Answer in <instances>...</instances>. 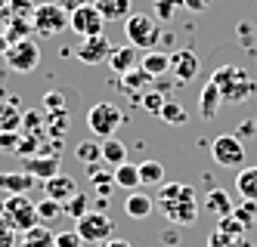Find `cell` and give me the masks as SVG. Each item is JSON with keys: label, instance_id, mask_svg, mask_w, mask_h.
<instances>
[{"label": "cell", "instance_id": "obj_1", "mask_svg": "<svg viewBox=\"0 0 257 247\" xmlns=\"http://www.w3.org/2000/svg\"><path fill=\"white\" fill-rule=\"evenodd\" d=\"M211 81L217 84V90H220V96H223L226 105L248 102L254 93H257L254 78H251L242 65H223V68H217V71L211 74Z\"/></svg>", "mask_w": 257, "mask_h": 247}, {"label": "cell", "instance_id": "obj_2", "mask_svg": "<svg viewBox=\"0 0 257 247\" xmlns=\"http://www.w3.org/2000/svg\"><path fill=\"white\" fill-rule=\"evenodd\" d=\"M124 34H127V44H134L137 50H158L161 22L155 16H146V13H131L124 19Z\"/></svg>", "mask_w": 257, "mask_h": 247}, {"label": "cell", "instance_id": "obj_3", "mask_svg": "<svg viewBox=\"0 0 257 247\" xmlns=\"http://www.w3.org/2000/svg\"><path fill=\"white\" fill-rule=\"evenodd\" d=\"M124 124V111L115 105V102H96L93 108L87 111V127L93 136L99 139H108V136H115V130Z\"/></svg>", "mask_w": 257, "mask_h": 247}, {"label": "cell", "instance_id": "obj_4", "mask_svg": "<svg viewBox=\"0 0 257 247\" xmlns=\"http://www.w3.org/2000/svg\"><path fill=\"white\" fill-rule=\"evenodd\" d=\"M0 213H4V219L16 232H28V229H34V225L41 222L38 219V204H31L25 195H10L4 201V207H0Z\"/></svg>", "mask_w": 257, "mask_h": 247}, {"label": "cell", "instance_id": "obj_5", "mask_svg": "<svg viewBox=\"0 0 257 247\" xmlns=\"http://www.w3.org/2000/svg\"><path fill=\"white\" fill-rule=\"evenodd\" d=\"M31 25H34V34L41 37H56L68 28V13L59 7V4H38L34 7V16H31Z\"/></svg>", "mask_w": 257, "mask_h": 247}, {"label": "cell", "instance_id": "obj_6", "mask_svg": "<svg viewBox=\"0 0 257 247\" xmlns=\"http://www.w3.org/2000/svg\"><path fill=\"white\" fill-rule=\"evenodd\" d=\"M78 225H75V232L84 238V244H102V241H108L115 235V222H112V216H105L102 210H90V213H84L81 219H75Z\"/></svg>", "mask_w": 257, "mask_h": 247}, {"label": "cell", "instance_id": "obj_7", "mask_svg": "<svg viewBox=\"0 0 257 247\" xmlns=\"http://www.w3.org/2000/svg\"><path fill=\"white\" fill-rule=\"evenodd\" d=\"M158 207H161V213L168 216L174 225H180V229H189V225H195V219H198V201H195L192 185L180 198H174L168 204H158Z\"/></svg>", "mask_w": 257, "mask_h": 247}, {"label": "cell", "instance_id": "obj_8", "mask_svg": "<svg viewBox=\"0 0 257 247\" xmlns=\"http://www.w3.org/2000/svg\"><path fill=\"white\" fill-rule=\"evenodd\" d=\"M7 65L13 71H19V74H31L34 68L41 65V47L34 44L31 37L10 44V50H7Z\"/></svg>", "mask_w": 257, "mask_h": 247}, {"label": "cell", "instance_id": "obj_9", "mask_svg": "<svg viewBox=\"0 0 257 247\" xmlns=\"http://www.w3.org/2000/svg\"><path fill=\"white\" fill-rule=\"evenodd\" d=\"M211 158L220 167H242L245 164V142L232 136V133H223L211 142Z\"/></svg>", "mask_w": 257, "mask_h": 247}, {"label": "cell", "instance_id": "obj_10", "mask_svg": "<svg viewBox=\"0 0 257 247\" xmlns=\"http://www.w3.org/2000/svg\"><path fill=\"white\" fill-rule=\"evenodd\" d=\"M102 25H105V19L99 16V10H96L93 4H84V7H78L75 13H68V28L75 31L78 37L102 34Z\"/></svg>", "mask_w": 257, "mask_h": 247}, {"label": "cell", "instance_id": "obj_11", "mask_svg": "<svg viewBox=\"0 0 257 247\" xmlns=\"http://www.w3.org/2000/svg\"><path fill=\"white\" fill-rule=\"evenodd\" d=\"M112 41L105 34H93V37H81V47H78V59L84 65H102L108 62V53H112Z\"/></svg>", "mask_w": 257, "mask_h": 247}, {"label": "cell", "instance_id": "obj_12", "mask_svg": "<svg viewBox=\"0 0 257 247\" xmlns=\"http://www.w3.org/2000/svg\"><path fill=\"white\" fill-rule=\"evenodd\" d=\"M171 74L177 84H192L195 74H198V56L192 50H174L171 53Z\"/></svg>", "mask_w": 257, "mask_h": 247}, {"label": "cell", "instance_id": "obj_13", "mask_svg": "<svg viewBox=\"0 0 257 247\" xmlns=\"http://www.w3.org/2000/svg\"><path fill=\"white\" fill-rule=\"evenodd\" d=\"M25 173H31L34 179H50V176H56L59 173V151H47V155H31L25 158Z\"/></svg>", "mask_w": 257, "mask_h": 247}, {"label": "cell", "instance_id": "obj_14", "mask_svg": "<svg viewBox=\"0 0 257 247\" xmlns=\"http://www.w3.org/2000/svg\"><path fill=\"white\" fill-rule=\"evenodd\" d=\"M140 59H143V56L137 53L134 44H121V47H112V53H108V68L121 78V74L140 68Z\"/></svg>", "mask_w": 257, "mask_h": 247}, {"label": "cell", "instance_id": "obj_15", "mask_svg": "<svg viewBox=\"0 0 257 247\" xmlns=\"http://www.w3.org/2000/svg\"><path fill=\"white\" fill-rule=\"evenodd\" d=\"M34 179L31 173H25V170H4L0 173V188H4L7 195H28L34 188Z\"/></svg>", "mask_w": 257, "mask_h": 247}, {"label": "cell", "instance_id": "obj_16", "mask_svg": "<svg viewBox=\"0 0 257 247\" xmlns=\"http://www.w3.org/2000/svg\"><path fill=\"white\" fill-rule=\"evenodd\" d=\"M71 195H78V185H75V179L65 176V173H56V176H50L44 182V198H53V201L65 204Z\"/></svg>", "mask_w": 257, "mask_h": 247}, {"label": "cell", "instance_id": "obj_17", "mask_svg": "<svg viewBox=\"0 0 257 247\" xmlns=\"http://www.w3.org/2000/svg\"><path fill=\"white\" fill-rule=\"evenodd\" d=\"M140 68L149 74V78H164V74H171V53H164V50H149L140 59Z\"/></svg>", "mask_w": 257, "mask_h": 247}, {"label": "cell", "instance_id": "obj_18", "mask_svg": "<svg viewBox=\"0 0 257 247\" xmlns=\"http://www.w3.org/2000/svg\"><path fill=\"white\" fill-rule=\"evenodd\" d=\"M220 105H223V96H220L217 84H214V81H208L205 87H201V93H198V111H201V118H205V121L217 118Z\"/></svg>", "mask_w": 257, "mask_h": 247}, {"label": "cell", "instance_id": "obj_19", "mask_svg": "<svg viewBox=\"0 0 257 247\" xmlns=\"http://www.w3.org/2000/svg\"><path fill=\"white\" fill-rule=\"evenodd\" d=\"M152 207H155V198L146 195V192H140V188L124 198V213L131 216V219H146V216L152 213Z\"/></svg>", "mask_w": 257, "mask_h": 247}, {"label": "cell", "instance_id": "obj_20", "mask_svg": "<svg viewBox=\"0 0 257 247\" xmlns=\"http://www.w3.org/2000/svg\"><path fill=\"white\" fill-rule=\"evenodd\" d=\"M152 81H155V78H149V74H146L143 68H134V71L121 74V90H124V93H131L134 102H137L143 93L149 90V84H152Z\"/></svg>", "mask_w": 257, "mask_h": 247}, {"label": "cell", "instance_id": "obj_21", "mask_svg": "<svg viewBox=\"0 0 257 247\" xmlns=\"http://www.w3.org/2000/svg\"><path fill=\"white\" fill-rule=\"evenodd\" d=\"M93 7L105 22H124L131 16V0H93Z\"/></svg>", "mask_w": 257, "mask_h": 247}, {"label": "cell", "instance_id": "obj_22", "mask_svg": "<svg viewBox=\"0 0 257 247\" xmlns=\"http://www.w3.org/2000/svg\"><path fill=\"white\" fill-rule=\"evenodd\" d=\"M13 130H22V111L13 99H0V133H13Z\"/></svg>", "mask_w": 257, "mask_h": 247}, {"label": "cell", "instance_id": "obj_23", "mask_svg": "<svg viewBox=\"0 0 257 247\" xmlns=\"http://www.w3.org/2000/svg\"><path fill=\"white\" fill-rule=\"evenodd\" d=\"M205 207L220 219V216H226V213H232L235 210V201L223 192V188H211V192L205 195Z\"/></svg>", "mask_w": 257, "mask_h": 247}, {"label": "cell", "instance_id": "obj_24", "mask_svg": "<svg viewBox=\"0 0 257 247\" xmlns=\"http://www.w3.org/2000/svg\"><path fill=\"white\" fill-rule=\"evenodd\" d=\"M19 247H56V235H53L44 222H38L34 229L22 232V244Z\"/></svg>", "mask_w": 257, "mask_h": 247}, {"label": "cell", "instance_id": "obj_25", "mask_svg": "<svg viewBox=\"0 0 257 247\" xmlns=\"http://www.w3.org/2000/svg\"><path fill=\"white\" fill-rule=\"evenodd\" d=\"M127 161V145L121 142V139H115V136H108V139H102V164H108V167H121Z\"/></svg>", "mask_w": 257, "mask_h": 247}, {"label": "cell", "instance_id": "obj_26", "mask_svg": "<svg viewBox=\"0 0 257 247\" xmlns=\"http://www.w3.org/2000/svg\"><path fill=\"white\" fill-rule=\"evenodd\" d=\"M158 118L164 121V124H171V127H183V124H189V111L183 108L177 99H164V105H161V111H158Z\"/></svg>", "mask_w": 257, "mask_h": 247}, {"label": "cell", "instance_id": "obj_27", "mask_svg": "<svg viewBox=\"0 0 257 247\" xmlns=\"http://www.w3.org/2000/svg\"><path fill=\"white\" fill-rule=\"evenodd\" d=\"M235 192L245 201H257V167H242V173L235 176Z\"/></svg>", "mask_w": 257, "mask_h": 247}, {"label": "cell", "instance_id": "obj_28", "mask_svg": "<svg viewBox=\"0 0 257 247\" xmlns=\"http://www.w3.org/2000/svg\"><path fill=\"white\" fill-rule=\"evenodd\" d=\"M115 185L118 188H127V192H137L140 188V164H121L115 167Z\"/></svg>", "mask_w": 257, "mask_h": 247}, {"label": "cell", "instance_id": "obj_29", "mask_svg": "<svg viewBox=\"0 0 257 247\" xmlns=\"http://www.w3.org/2000/svg\"><path fill=\"white\" fill-rule=\"evenodd\" d=\"M164 182V164L161 161H143L140 164V185H161Z\"/></svg>", "mask_w": 257, "mask_h": 247}, {"label": "cell", "instance_id": "obj_30", "mask_svg": "<svg viewBox=\"0 0 257 247\" xmlns=\"http://www.w3.org/2000/svg\"><path fill=\"white\" fill-rule=\"evenodd\" d=\"M62 213H68L71 219H81L84 213H90V198L84 195V192H78V195H71L65 204H62Z\"/></svg>", "mask_w": 257, "mask_h": 247}, {"label": "cell", "instance_id": "obj_31", "mask_svg": "<svg viewBox=\"0 0 257 247\" xmlns=\"http://www.w3.org/2000/svg\"><path fill=\"white\" fill-rule=\"evenodd\" d=\"M31 31H34V25L28 22V19H13V22L7 25V31H4V37L10 44H16V41H25V37H31Z\"/></svg>", "mask_w": 257, "mask_h": 247}, {"label": "cell", "instance_id": "obj_32", "mask_svg": "<svg viewBox=\"0 0 257 247\" xmlns=\"http://www.w3.org/2000/svg\"><path fill=\"white\" fill-rule=\"evenodd\" d=\"M217 232H223V235H232V238H245V222L238 219L235 213H226V216H220V222H217Z\"/></svg>", "mask_w": 257, "mask_h": 247}, {"label": "cell", "instance_id": "obj_33", "mask_svg": "<svg viewBox=\"0 0 257 247\" xmlns=\"http://www.w3.org/2000/svg\"><path fill=\"white\" fill-rule=\"evenodd\" d=\"M75 155H78V161L81 164H99L102 161V145L99 142H81L78 148H75Z\"/></svg>", "mask_w": 257, "mask_h": 247}, {"label": "cell", "instance_id": "obj_34", "mask_svg": "<svg viewBox=\"0 0 257 247\" xmlns=\"http://www.w3.org/2000/svg\"><path fill=\"white\" fill-rule=\"evenodd\" d=\"M183 10V0H155V19L158 22H174Z\"/></svg>", "mask_w": 257, "mask_h": 247}, {"label": "cell", "instance_id": "obj_35", "mask_svg": "<svg viewBox=\"0 0 257 247\" xmlns=\"http://www.w3.org/2000/svg\"><path fill=\"white\" fill-rule=\"evenodd\" d=\"M62 216V204L59 201H53V198H44V201H38V219L47 225V222H53V219H59Z\"/></svg>", "mask_w": 257, "mask_h": 247}, {"label": "cell", "instance_id": "obj_36", "mask_svg": "<svg viewBox=\"0 0 257 247\" xmlns=\"http://www.w3.org/2000/svg\"><path fill=\"white\" fill-rule=\"evenodd\" d=\"M186 188H189L186 182H161V185H158V198H155V204H168V201L180 198Z\"/></svg>", "mask_w": 257, "mask_h": 247}, {"label": "cell", "instance_id": "obj_37", "mask_svg": "<svg viewBox=\"0 0 257 247\" xmlns=\"http://www.w3.org/2000/svg\"><path fill=\"white\" fill-rule=\"evenodd\" d=\"M232 213L245 222V229H251L254 219H257V201H245V198H242V201L235 204V210H232Z\"/></svg>", "mask_w": 257, "mask_h": 247}, {"label": "cell", "instance_id": "obj_38", "mask_svg": "<svg viewBox=\"0 0 257 247\" xmlns=\"http://www.w3.org/2000/svg\"><path fill=\"white\" fill-rule=\"evenodd\" d=\"M7 7H10L13 19H28V22H31L34 7H38V4H31V0H7Z\"/></svg>", "mask_w": 257, "mask_h": 247}, {"label": "cell", "instance_id": "obj_39", "mask_svg": "<svg viewBox=\"0 0 257 247\" xmlns=\"http://www.w3.org/2000/svg\"><path fill=\"white\" fill-rule=\"evenodd\" d=\"M19 142H22V130L0 133V151L4 155H19Z\"/></svg>", "mask_w": 257, "mask_h": 247}, {"label": "cell", "instance_id": "obj_40", "mask_svg": "<svg viewBox=\"0 0 257 247\" xmlns=\"http://www.w3.org/2000/svg\"><path fill=\"white\" fill-rule=\"evenodd\" d=\"M164 99L168 96H161V93H155V90H146L143 96H140V102H143V108L146 111H152V115H158L161 111V105H164Z\"/></svg>", "mask_w": 257, "mask_h": 247}, {"label": "cell", "instance_id": "obj_41", "mask_svg": "<svg viewBox=\"0 0 257 247\" xmlns=\"http://www.w3.org/2000/svg\"><path fill=\"white\" fill-rule=\"evenodd\" d=\"M41 121H44L41 111H22V133H44Z\"/></svg>", "mask_w": 257, "mask_h": 247}, {"label": "cell", "instance_id": "obj_42", "mask_svg": "<svg viewBox=\"0 0 257 247\" xmlns=\"http://www.w3.org/2000/svg\"><path fill=\"white\" fill-rule=\"evenodd\" d=\"M208 247H248L242 238H232V235H223V232H214L208 238Z\"/></svg>", "mask_w": 257, "mask_h": 247}, {"label": "cell", "instance_id": "obj_43", "mask_svg": "<svg viewBox=\"0 0 257 247\" xmlns=\"http://www.w3.org/2000/svg\"><path fill=\"white\" fill-rule=\"evenodd\" d=\"M16 235L19 232H16L13 225L4 219V213H0V247H16Z\"/></svg>", "mask_w": 257, "mask_h": 247}, {"label": "cell", "instance_id": "obj_44", "mask_svg": "<svg viewBox=\"0 0 257 247\" xmlns=\"http://www.w3.org/2000/svg\"><path fill=\"white\" fill-rule=\"evenodd\" d=\"M56 247H87V244H84V238L75 229H71V232H59L56 235Z\"/></svg>", "mask_w": 257, "mask_h": 247}, {"label": "cell", "instance_id": "obj_45", "mask_svg": "<svg viewBox=\"0 0 257 247\" xmlns=\"http://www.w3.org/2000/svg\"><path fill=\"white\" fill-rule=\"evenodd\" d=\"M62 93H47V96H44V108L47 111H62Z\"/></svg>", "mask_w": 257, "mask_h": 247}, {"label": "cell", "instance_id": "obj_46", "mask_svg": "<svg viewBox=\"0 0 257 247\" xmlns=\"http://www.w3.org/2000/svg\"><path fill=\"white\" fill-rule=\"evenodd\" d=\"M211 7V0H183V10H189V13H205Z\"/></svg>", "mask_w": 257, "mask_h": 247}, {"label": "cell", "instance_id": "obj_47", "mask_svg": "<svg viewBox=\"0 0 257 247\" xmlns=\"http://www.w3.org/2000/svg\"><path fill=\"white\" fill-rule=\"evenodd\" d=\"M53 4H59L65 13H75L78 7H84V4H93V0H53Z\"/></svg>", "mask_w": 257, "mask_h": 247}, {"label": "cell", "instance_id": "obj_48", "mask_svg": "<svg viewBox=\"0 0 257 247\" xmlns=\"http://www.w3.org/2000/svg\"><path fill=\"white\" fill-rule=\"evenodd\" d=\"M254 124L257 121H242V127H238V139H242V136H254V130H257Z\"/></svg>", "mask_w": 257, "mask_h": 247}, {"label": "cell", "instance_id": "obj_49", "mask_svg": "<svg viewBox=\"0 0 257 247\" xmlns=\"http://www.w3.org/2000/svg\"><path fill=\"white\" fill-rule=\"evenodd\" d=\"M99 247H131V241H124V238H108V241H102Z\"/></svg>", "mask_w": 257, "mask_h": 247}, {"label": "cell", "instance_id": "obj_50", "mask_svg": "<svg viewBox=\"0 0 257 247\" xmlns=\"http://www.w3.org/2000/svg\"><path fill=\"white\" fill-rule=\"evenodd\" d=\"M161 241H164V244H177V232H164Z\"/></svg>", "mask_w": 257, "mask_h": 247}, {"label": "cell", "instance_id": "obj_51", "mask_svg": "<svg viewBox=\"0 0 257 247\" xmlns=\"http://www.w3.org/2000/svg\"><path fill=\"white\" fill-rule=\"evenodd\" d=\"M7 50H10V41H7L4 34H0V56H7Z\"/></svg>", "mask_w": 257, "mask_h": 247}, {"label": "cell", "instance_id": "obj_52", "mask_svg": "<svg viewBox=\"0 0 257 247\" xmlns=\"http://www.w3.org/2000/svg\"><path fill=\"white\" fill-rule=\"evenodd\" d=\"M16 247H19V244H16Z\"/></svg>", "mask_w": 257, "mask_h": 247}, {"label": "cell", "instance_id": "obj_53", "mask_svg": "<svg viewBox=\"0 0 257 247\" xmlns=\"http://www.w3.org/2000/svg\"><path fill=\"white\" fill-rule=\"evenodd\" d=\"M248 247H251V244H248Z\"/></svg>", "mask_w": 257, "mask_h": 247}]
</instances>
